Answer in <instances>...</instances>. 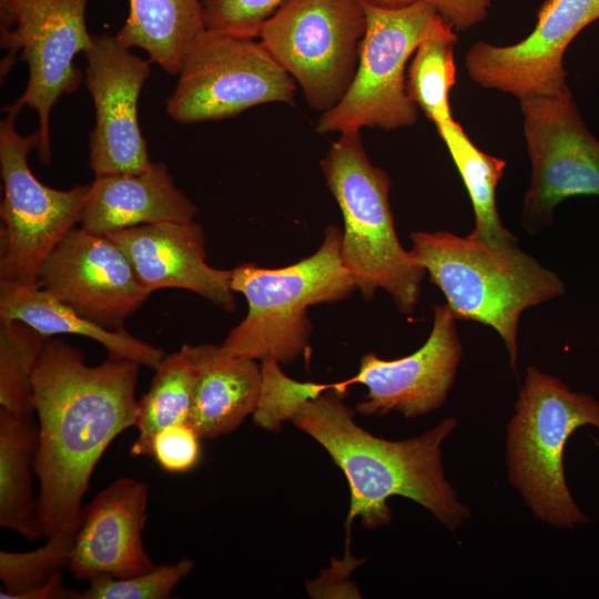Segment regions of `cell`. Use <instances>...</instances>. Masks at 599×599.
Returning a JSON list of instances; mask_svg holds the SVG:
<instances>
[{"label":"cell","mask_w":599,"mask_h":599,"mask_svg":"<svg viewBox=\"0 0 599 599\" xmlns=\"http://www.w3.org/2000/svg\"><path fill=\"white\" fill-rule=\"evenodd\" d=\"M140 364L113 355L97 366L62 339L48 337L32 370L38 416V516L42 536L74 535L82 498L108 446L134 426Z\"/></svg>","instance_id":"obj_1"},{"label":"cell","mask_w":599,"mask_h":599,"mask_svg":"<svg viewBox=\"0 0 599 599\" xmlns=\"http://www.w3.org/2000/svg\"><path fill=\"white\" fill-rule=\"evenodd\" d=\"M343 393L332 385L303 404L291 420L328 453L347 479V546L356 517L366 529L390 522L387 500L394 496L418 502L450 531L461 526L470 510L445 479L440 449L457 419L448 417L417 437L387 440L355 423L354 410L343 402Z\"/></svg>","instance_id":"obj_2"},{"label":"cell","mask_w":599,"mask_h":599,"mask_svg":"<svg viewBox=\"0 0 599 599\" xmlns=\"http://www.w3.org/2000/svg\"><path fill=\"white\" fill-rule=\"evenodd\" d=\"M410 252L444 294L456 319L494 328L516 369L524 311L565 292L559 276L522 251L517 240L491 243L474 235L415 232Z\"/></svg>","instance_id":"obj_3"},{"label":"cell","mask_w":599,"mask_h":599,"mask_svg":"<svg viewBox=\"0 0 599 599\" xmlns=\"http://www.w3.org/2000/svg\"><path fill=\"white\" fill-rule=\"evenodd\" d=\"M342 231L329 225L318 250L290 266L265 268L243 263L232 270L231 287L247 301L245 318L222 347L250 359L288 364L307 353L312 323L309 306L336 303L357 291L341 258Z\"/></svg>","instance_id":"obj_4"},{"label":"cell","mask_w":599,"mask_h":599,"mask_svg":"<svg viewBox=\"0 0 599 599\" xmlns=\"http://www.w3.org/2000/svg\"><path fill=\"white\" fill-rule=\"evenodd\" d=\"M344 220L341 258L365 300L386 291L398 311L412 313L426 273L399 243L389 202L390 180L365 152L361 131L341 133L319 162Z\"/></svg>","instance_id":"obj_5"},{"label":"cell","mask_w":599,"mask_h":599,"mask_svg":"<svg viewBox=\"0 0 599 599\" xmlns=\"http://www.w3.org/2000/svg\"><path fill=\"white\" fill-rule=\"evenodd\" d=\"M599 430V402L528 366L507 432L509 478L534 515L556 527L587 524L568 489L564 450L582 426Z\"/></svg>","instance_id":"obj_6"},{"label":"cell","mask_w":599,"mask_h":599,"mask_svg":"<svg viewBox=\"0 0 599 599\" xmlns=\"http://www.w3.org/2000/svg\"><path fill=\"white\" fill-rule=\"evenodd\" d=\"M363 2L366 30L357 69L342 100L321 114L316 131L322 134L413 125L417 105L407 93L406 63L424 40L451 28L424 2L399 8Z\"/></svg>","instance_id":"obj_7"},{"label":"cell","mask_w":599,"mask_h":599,"mask_svg":"<svg viewBox=\"0 0 599 599\" xmlns=\"http://www.w3.org/2000/svg\"><path fill=\"white\" fill-rule=\"evenodd\" d=\"M365 30L363 0H284L257 39L323 113L348 90Z\"/></svg>","instance_id":"obj_8"},{"label":"cell","mask_w":599,"mask_h":599,"mask_svg":"<svg viewBox=\"0 0 599 599\" xmlns=\"http://www.w3.org/2000/svg\"><path fill=\"white\" fill-rule=\"evenodd\" d=\"M20 110L16 103L6 106L0 121V281L37 283L43 261L80 222L90 184L54 190L34 176L28 155L38 150L40 138L37 130L18 132Z\"/></svg>","instance_id":"obj_9"},{"label":"cell","mask_w":599,"mask_h":599,"mask_svg":"<svg viewBox=\"0 0 599 599\" xmlns=\"http://www.w3.org/2000/svg\"><path fill=\"white\" fill-rule=\"evenodd\" d=\"M89 0H0L1 77L22 60L27 87L16 104L38 114L40 160L51 163L50 114L63 94L73 93L82 75L74 58L92 45L85 10Z\"/></svg>","instance_id":"obj_10"},{"label":"cell","mask_w":599,"mask_h":599,"mask_svg":"<svg viewBox=\"0 0 599 599\" xmlns=\"http://www.w3.org/2000/svg\"><path fill=\"white\" fill-rule=\"evenodd\" d=\"M166 112L183 124L234 116L252 106L293 104L295 80L256 39L205 30L191 45Z\"/></svg>","instance_id":"obj_11"},{"label":"cell","mask_w":599,"mask_h":599,"mask_svg":"<svg viewBox=\"0 0 599 599\" xmlns=\"http://www.w3.org/2000/svg\"><path fill=\"white\" fill-rule=\"evenodd\" d=\"M531 163L521 221L530 233L549 226L554 209L577 195L599 197V141L585 124L570 89L519 99Z\"/></svg>","instance_id":"obj_12"},{"label":"cell","mask_w":599,"mask_h":599,"mask_svg":"<svg viewBox=\"0 0 599 599\" xmlns=\"http://www.w3.org/2000/svg\"><path fill=\"white\" fill-rule=\"evenodd\" d=\"M599 19V0H546L528 37L510 45L478 41L466 53L469 78L517 97L554 95L567 85L562 59L576 35Z\"/></svg>","instance_id":"obj_13"},{"label":"cell","mask_w":599,"mask_h":599,"mask_svg":"<svg viewBox=\"0 0 599 599\" xmlns=\"http://www.w3.org/2000/svg\"><path fill=\"white\" fill-rule=\"evenodd\" d=\"M85 83L93 100L95 125L90 135V167L98 175L145 171L150 165L138 106L151 73V61L134 54L115 35H93Z\"/></svg>","instance_id":"obj_14"},{"label":"cell","mask_w":599,"mask_h":599,"mask_svg":"<svg viewBox=\"0 0 599 599\" xmlns=\"http://www.w3.org/2000/svg\"><path fill=\"white\" fill-rule=\"evenodd\" d=\"M37 284L81 316L116 331L148 300L124 252L108 236L72 229L43 261Z\"/></svg>","instance_id":"obj_15"},{"label":"cell","mask_w":599,"mask_h":599,"mask_svg":"<svg viewBox=\"0 0 599 599\" xmlns=\"http://www.w3.org/2000/svg\"><path fill=\"white\" fill-rule=\"evenodd\" d=\"M455 323L446 303L435 305L432 331L419 349L389 361L367 353L361 358L357 374L338 387L345 390L352 383L367 387L366 397L356 405L362 415L398 412L413 418L439 408L454 384L463 355Z\"/></svg>","instance_id":"obj_16"},{"label":"cell","mask_w":599,"mask_h":599,"mask_svg":"<svg viewBox=\"0 0 599 599\" xmlns=\"http://www.w3.org/2000/svg\"><path fill=\"white\" fill-rule=\"evenodd\" d=\"M148 490L143 481L119 478L83 506L68 566L74 578H130L156 566L142 540Z\"/></svg>","instance_id":"obj_17"},{"label":"cell","mask_w":599,"mask_h":599,"mask_svg":"<svg viewBox=\"0 0 599 599\" xmlns=\"http://www.w3.org/2000/svg\"><path fill=\"white\" fill-rule=\"evenodd\" d=\"M105 236L124 252L138 282L150 294L183 288L226 312L236 308L232 272L206 262L204 232L194 221L144 224Z\"/></svg>","instance_id":"obj_18"},{"label":"cell","mask_w":599,"mask_h":599,"mask_svg":"<svg viewBox=\"0 0 599 599\" xmlns=\"http://www.w3.org/2000/svg\"><path fill=\"white\" fill-rule=\"evenodd\" d=\"M196 205L175 185L164 163L140 173L98 175L90 183L81 227L98 235L164 222H190Z\"/></svg>","instance_id":"obj_19"},{"label":"cell","mask_w":599,"mask_h":599,"mask_svg":"<svg viewBox=\"0 0 599 599\" xmlns=\"http://www.w3.org/2000/svg\"><path fill=\"white\" fill-rule=\"evenodd\" d=\"M195 385L189 424L201 439L236 429L254 413L261 392V367L222 345H191Z\"/></svg>","instance_id":"obj_20"},{"label":"cell","mask_w":599,"mask_h":599,"mask_svg":"<svg viewBox=\"0 0 599 599\" xmlns=\"http://www.w3.org/2000/svg\"><path fill=\"white\" fill-rule=\"evenodd\" d=\"M0 318L20 321L45 337L73 334L100 343L109 355L156 368L164 353L124 328L106 329L78 314L37 283L0 281Z\"/></svg>","instance_id":"obj_21"},{"label":"cell","mask_w":599,"mask_h":599,"mask_svg":"<svg viewBox=\"0 0 599 599\" xmlns=\"http://www.w3.org/2000/svg\"><path fill=\"white\" fill-rule=\"evenodd\" d=\"M34 414L0 408V525L30 541L43 537L33 488L39 445Z\"/></svg>","instance_id":"obj_22"},{"label":"cell","mask_w":599,"mask_h":599,"mask_svg":"<svg viewBox=\"0 0 599 599\" xmlns=\"http://www.w3.org/2000/svg\"><path fill=\"white\" fill-rule=\"evenodd\" d=\"M206 30L200 0H129L125 22L115 37L139 48L149 60L176 75L186 52Z\"/></svg>","instance_id":"obj_23"},{"label":"cell","mask_w":599,"mask_h":599,"mask_svg":"<svg viewBox=\"0 0 599 599\" xmlns=\"http://www.w3.org/2000/svg\"><path fill=\"white\" fill-rule=\"evenodd\" d=\"M195 375L191 345L184 344L163 357L149 392L138 404L134 425L138 437L130 450L132 456H151L152 439L159 430L174 424H189Z\"/></svg>","instance_id":"obj_24"},{"label":"cell","mask_w":599,"mask_h":599,"mask_svg":"<svg viewBox=\"0 0 599 599\" xmlns=\"http://www.w3.org/2000/svg\"><path fill=\"white\" fill-rule=\"evenodd\" d=\"M445 142L470 197L475 227L471 235L491 243L517 240L501 224L496 189L504 174L506 161L480 151L454 121L436 126Z\"/></svg>","instance_id":"obj_25"},{"label":"cell","mask_w":599,"mask_h":599,"mask_svg":"<svg viewBox=\"0 0 599 599\" xmlns=\"http://www.w3.org/2000/svg\"><path fill=\"white\" fill-rule=\"evenodd\" d=\"M74 535L47 538L35 550L0 552V597L11 599H78L79 592L65 589L61 571L69 566Z\"/></svg>","instance_id":"obj_26"},{"label":"cell","mask_w":599,"mask_h":599,"mask_svg":"<svg viewBox=\"0 0 599 599\" xmlns=\"http://www.w3.org/2000/svg\"><path fill=\"white\" fill-rule=\"evenodd\" d=\"M456 41L451 28L424 40L414 52L406 77L409 98L435 126L453 120L448 97L456 82Z\"/></svg>","instance_id":"obj_27"},{"label":"cell","mask_w":599,"mask_h":599,"mask_svg":"<svg viewBox=\"0 0 599 599\" xmlns=\"http://www.w3.org/2000/svg\"><path fill=\"white\" fill-rule=\"evenodd\" d=\"M47 338L20 321L0 318V408L34 413L31 376Z\"/></svg>","instance_id":"obj_28"},{"label":"cell","mask_w":599,"mask_h":599,"mask_svg":"<svg viewBox=\"0 0 599 599\" xmlns=\"http://www.w3.org/2000/svg\"><path fill=\"white\" fill-rule=\"evenodd\" d=\"M261 392L253 422L267 430H280L306 402L317 397L332 385L300 383L285 376L273 359L262 361Z\"/></svg>","instance_id":"obj_29"},{"label":"cell","mask_w":599,"mask_h":599,"mask_svg":"<svg viewBox=\"0 0 599 599\" xmlns=\"http://www.w3.org/2000/svg\"><path fill=\"white\" fill-rule=\"evenodd\" d=\"M193 566L191 559L182 558L130 578L95 577L78 599H166Z\"/></svg>","instance_id":"obj_30"},{"label":"cell","mask_w":599,"mask_h":599,"mask_svg":"<svg viewBox=\"0 0 599 599\" xmlns=\"http://www.w3.org/2000/svg\"><path fill=\"white\" fill-rule=\"evenodd\" d=\"M284 0H200L207 30L257 39Z\"/></svg>","instance_id":"obj_31"},{"label":"cell","mask_w":599,"mask_h":599,"mask_svg":"<svg viewBox=\"0 0 599 599\" xmlns=\"http://www.w3.org/2000/svg\"><path fill=\"white\" fill-rule=\"evenodd\" d=\"M200 439L196 430L187 423L166 426L154 435L151 456L164 471H190L201 458Z\"/></svg>","instance_id":"obj_32"},{"label":"cell","mask_w":599,"mask_h":599,"mask_svg":"<svg viewBox=\"0 0 599 599\" xmlns=\"http://www.w3.org/2000/svg\"><path fill=\"white\" fill-rule=\"evenodd\" d=\"M372 4L399 8L415 2L432 6L454 31H465L483 22L490 8V0H365Z\"/></svg>","instance_id":"obj_33"}]
</instances>
